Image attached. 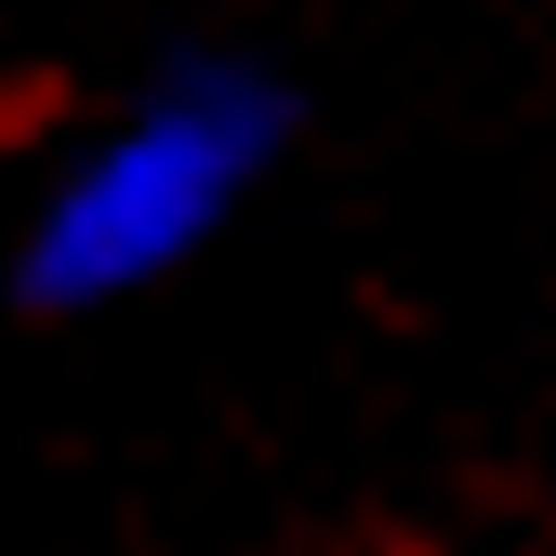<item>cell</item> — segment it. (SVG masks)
Returning <instances> with one entry per match:
<instances>
[{"label": "cell", "instance_id": "1", "mask_svg": "<svg viewBox=\"0 0 556 556\" xmlns=\"http://www.w3.org/2000/svg\"><path fill=\"white\" fill-rule=\"evenodd\" d=\"M265 132H278V119H265L252 80H186V93H160V106L132 119L119 147H93L80 186L40 213L27 278H40V292H119V278L199 252V226H226V199L252 186Z\"/></svg>", "mask_w": 556, "mask_h": 556}]
</instances>
